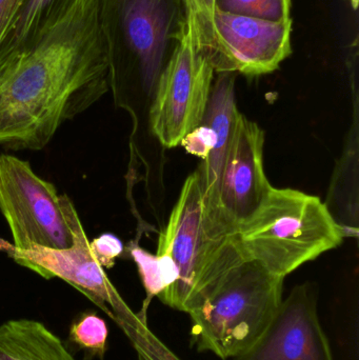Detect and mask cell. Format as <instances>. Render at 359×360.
<instances>
[{"instance_id": "obj_17", "label": "cell", "mask_w": 359, "mask_h": 360, "mask_svg": "<svg viewBox=\"0 0 359 360\" xmlns=\"http://www.w3.org/2000/svg\"><path fill=\"white\" fill-rule=\"evenodd\" d=\"M107 326L96 313H82L72 323L70 340L90 357L103 359L107 351Z\"/></svg>"}, {"instance_id": "obj_6", "label": "cell", "mask_w": 359, "mask_h": 360, "mask_svg": "<svg viewBox=\"0 0 359 360\" xmlns=\"http://www.w3.org/2000/svg\"><path fill=\"white\" fill-rule=\"evenodd\" d=\"M0 211L12 233L13 252L73 245L79 216L71 199L16 156L0 155Z\"/></svg>"}, {"instance_id": "obj_8", "label": "cell", "mask_w": 359, "mask_h": 360, "mask_svg": "<svg viewBox=\"0 0 359 360\" xmlns=\"http://www.w3.org/2000/svg\"><path fill=\"white\" fill-rule=\"evenodd\" d=\"M215 70L185 35L162 73L150 103V127L162 147H178L202 124Z\"/></svg>"}, {"instance_id": "obj_13", "label": "cell", "mask_w": 359, "mask_h": 360, "mask_svg": "<svg viewBox=\"0 0 359 360\" xmlns=\"http://www.w3.org/2000/svg\"><path fill=\"white\" fill-rule=\"evenodd\" d=\"M77 0H25L0 42V68L33 49Z\"/></svg>"}, {"instance_id": "obj_12", "label": "cell", "mask_w": 359, "mask_h": 360, "mask_svg": "<svg viewBox=\"0 0 359 360\" xmlns=\"http://www.w3.org/2000/svg\"><path fill=\"white\" fill-rule=\"evenodd\" d=\"M215 75L202 124L213 129L216 143L196 172L204 202L214 215L226 221L219 207V184L240 112L236 105L235 73L221 72Z\"/></svg>"}, {"instance_id": "obj_15", "label": "cell", "mask_w": 359, "mask_h": 360, "mask_svg": "<svg viewBox=\"0 0 359 360\" xmlns=\"http://www.w3.org/2000/svg\"><path fill=\"white\" fill-rule=\"evenodd\" d=\"M188 35L198 54L214 68L215 73L234 72L233 61L215 27V0H183Z\"/></svg>"}, {"instance_id": "obj_4", "label": "cell", "mask_w": 359, "mask_h": 360, "mask_svg": "<svg viewBox=\"0 0 359 360\" xmlns=\"http://www.w3.org/2000/svg\"><path fill=\"white\" fill-rule=\"evenodd\" d=\"M346 236V229L320 197L272 186L234 235L244 259L282 278L337 249Z\"/></svg>"}, {"instance_id": "obj_16", "label": "cell", "mask_w": 359, "mask_h": 360, "mask_svg": "<svg viewBox=\"0 0 359 360\" xmlns=\"http://www.w3.org/2000/svg\"><path fill=\"white\" fill-rule=\"evenodd\" d=\"M130 253L138 268L148 298L159 295L178 278V270L169 256L152 255L139 247L131 248Z\"/></svg>"}, {"instance_id": "obj_18", "label": "cell", "mask_w": 359, "mask_h": 360, "mask_svg": "<svg viewBox=\"0 0 359 360\" xmlns=\"http://www.w3.org/2000/svg\"><path fill=\"white\" fill-rule=\"evenodd\" d=\"M217 11L265 20H290L291 0H215Z\"/></svg>"}, {"instance_id": "obj_14", "label": "cell", "mask_w": 359, "mask_h": 360, "mask_svg": "<svg viewBox=\"0 0 359 360\" xmlns=\"http://www.w3.org/2000/svg\"><path fill=\"white\" fill-rule=\"evenodd\" d=\"M0 360H76L39 321L15 319L0 326Z\"/></svg>"}, {"instance_id": "obj_11", "label": "cell", "mask_w": 359, "mask_h": 360, "mask_svg": "<svg viewBox=\"0 0 359 360\" xmlns=\"http://www.w3.org/2000/svg\"><path fill=\"white\" fill-rule=\"evenodd\" d=\"M215 27L235 72L244 75L272 73L292 52V19L275 22L216 10Z\"/></svg>"}, {"instance_id": "obj_5", "label": "cell", "mask_w": 359, "mask_h": 360, "mask_svg": "<svg viewBox=\"0 0 359 360\" xmlns=\"http://www.w3.org/2000/svg\"><path fill=\"white\" fill-rule=\"evenodd\" d=\"M284 281L254 260H242L230 269L206 300L189 313L198 351L223 360L246 352L280 309Z\"/></svg>"}, {"instance_id": "obj_22", "label": "cell", "mask_w": 359, "mask_h": 360, "mask_svg": "<svg viewBox=\"0 0 359 360\" xmlns=\"http://www.w3.org/2000/svg\"><path fill=\"white\" fill-rule=\"evenodd\" d=\"M350 2H351L352 6H353L354 10H356L358 6V1L359 0H349Z\"/></svg>"}, {"instance_id": "obj_7", "label": "cell", "mask_w": 359, "mask_h": 360, "mask_svg": "<svg viewBox=\"0 0 359 360\" xmlns=\"http://www.w3.org/2000/svg\"><path fill=\"white\" fill-rule=\"evenodd\" d=\"M15 262L44 279L60 278L84 294L113 319L133 340L143 360H162L168 351L154 340L124 304L103 266L97 262L80 219L74 226V243L67 249L33 245L13 252Z\"/></svg>"}, {"instance_id": "obj_2", "label": "cell", "mask_w": 359, "mask_h": 360, "mask_svg": "<svg viewBox=\"0 0 359 360\" xmlns=\"http://www.w3.org/2000/svg\"><path fill=\"white\" fill-rule=\"evenodd\" d=\"M98 21L116 101L151 103L188 33L183 0H98Z\"/></svg>"}, {"instance_id": "obj_19", "label": "cell", "mask_w": 359, "mask_h": 360, "mask_svg": "<svg viewBox=\"0 0 359 360\" xmlns=\"http://www.w3.org/2000/svg\"><path fill=\"white\" fill-rule=\"evenodd\" d=\"M216 143V135L213 129L202 124L194 129L181 141V145L189 152L191 155L197 156L202 160L208 158L210 152Z\"/></svg>"}, {"instance_id": "obj_1", "label": "cell", "mask_w": 359, "mask_h": 360, "mask_svg": "<svg viewBox=\"0 0 359 360\" xmlns=\"http://www.w3.org/2000/svg\"><path fill=\"white\" fill-rule=\"evenodd\" d=\"M109 90L98 0H77L33 49L0 68V146L44 149Z\"/></svg>"}, {"instance_id": "obj_3", "label": "cell", "mask_w": 359, "mask_h": 360, "mask_svg": "<svg viewBox=\"0 0 359 360\" xmlns=\"http://www.w3.org/2000/svg\"><path fill=\"white\" fill-rule=\"evenodd\" d=\"M235 233L204 202L197 172L183 184L168 224L160 235L157 254L169 256L178 278L158 298L174 310L189 314L197 309L223 275L244 259Z\"/></svg>"}, {"instance_id": "obj_20", "label": "cell", "mask_w": 359, "mask_h": 360, "mask_svg": "<svg viewBox=\"0 0 359 360\" xmlns=\"http://www.w3.org/2000/svg\"><path fill=\"white\" fill-rule=\"evenodd\" d=\"M91 250L103 268H112L116 258L124 253V245L115 235L105 233L90 243Z\"/></svg>"}, {"instance_id": "obj_21", "label": "cell", "mask_w": 359, "mask_h": 360, "mask_svg": "<svg viewBox=\"0 0 359 360\" xmlns=\"http://www.w3.org/2000/svg\"><path fill=\"white\" fill-rule=\"evenodd\" d=\"M25 0H0V42Z\"/></svg>"}, {"instance_id": "obj_10", "label": "cell", "mask_w": 359, "mask_h": 360, "mask_svg": "<svg viewBox=\"0 0 359 360\" xmlns=\"http://www.w3.org/2000/svg\"><path fill=\"white\" fill-rule=\"evenodd\" d=\"M263 131L240 113L219 184V207L234 233L271 186L263 169Z\"/></svg>"}, {"instance_id": "obj_9", "label": "cell", "mask_w": 359, "mask_h": 360, "mask_svg": "<svg viewBox=\"0 0 359 360\" xmlns=\"http://www.w3.org/2000/svg\"><path fill=\"white\" fill-rule=\"evenodd\" d=\"M234 360H333L318 314L312 283L296 285L282 300L259 340Z\"/></svg>"}]
</instances>
